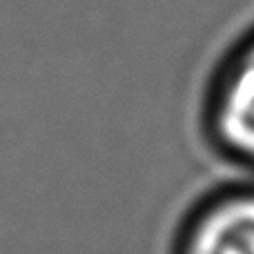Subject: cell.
Wrapping results in <instances>:
<instances>
[{"instance_id":"6da1fadb","label":"cell","mask_w":254,"mask_h":254,"mask_svg":"<svg viewBox=\"0 0 254 254\" xmlns=\"http://www.w3.org/2000/svg\"><path fill=\"white\" fill-rule=\"evenodd\" d=\"M183 254H254V190L212 203L194 221Z\"/></svg>"},{"instance_id":"7a4b0ae2","label":"cell","mask_w":254,"mask_h":254,"mask_svg":"<svg viewBox=\"0 0 254 254\" xmlns=\"http://www.w3.org/2000/svg\"><path fill=\"white\" fill-rule=\"evenodd\" d=\"M216 131L230 152L254 165V43L225 78L216 105Z\"/></svg>"}]
</instances>
